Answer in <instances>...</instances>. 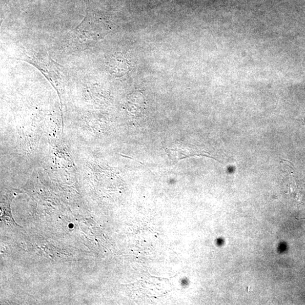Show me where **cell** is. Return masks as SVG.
I'll use <instances>...</instances> for the list:
<instances>
[{"instance_id":"2","label":"cell","mask_w":305,"mask_h":305,"mask_svg":"<svg viewBox=\"0 0 305 305\" xmlns=\"http://www.w3.org/2000/svg\"><path fill=\"white\" fill-rule=\"evenodd\" d=\"M27 63H29L42 72L49 80L52 82L54 79H58L61 77L62 71H64L62 66L51 59L47 53L43 52H28L25 50L22 52L21 57L19 59Z\"/></svg>"},{"instance_id":"1","label":"cell","mask_w":305,"mask_h":305,"mask_svg":"<svg viewBox=\"0 0 305 305\" xmlns=\"http://www.w3.org/2000/svg\"><path fill=\"white\" fill-rule=\"evenodd\" d=\"M108 30L107 21L87 7L85 18L71 32L70 43L74 47L87 46L101 39Z\"/></svg>"},{"instance_id":"4","label":"cell","mask_w":305,"mask_h":305,"mask_svg":"<svg viewBox=\"0 0 305 305\" xmlns=\"http://www.w3.org/2000/svg\"><path fill=\"white\" fill-rule=\"evenodd\" d=\"M73 225H69V228H73Z\"/></svg>"},{"instance_id":"3","label":"cell","mask_w":305,"mask_h":305,"mask_svg":"<svg viewBox=\"0 0 305 305\" xmlns=\"http://www.w3.org/2000/svg\"><path fill=\"white\" fill-rule=\"evenodd\" d=\"M165 150L169 159L174 162L194 156L210 157L209 154L203 151L202 149L191 147L180 142L171 144L165 148Z\"/></svg>"}]
</instances>
